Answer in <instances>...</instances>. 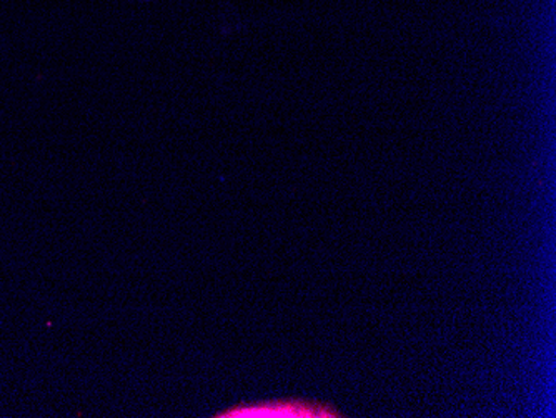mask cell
<instances>
[{"label":"cell","instance_id":"obj_1","mask_svg":"<svg viewBox=\"0 0 556 418\" xmlns=\"http://www.w3.org/2000/svg\"><path fill=\"white\" fill-rule=\"evenodd\" d=\"M333 405L324 402L286 398V401L237 404L215 415V418H342Z\"/></svg>","mask_w":556,"mask_h":418}]
</instances>
